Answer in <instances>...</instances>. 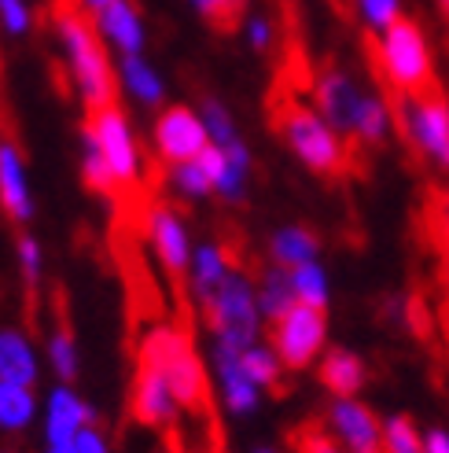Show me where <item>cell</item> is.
<instances>
[{"label":"cell","mask_w":449,"mask_h":453,"mask_svg":"<svg viewBox=\"0 0 449 453\" xmlns=\"http://www.w3.org/2000/svg\"><path fill=\"white\" fill-rule=\"evenodd\" d=\"M273 119H277V133L284 137V144L295 151V158L309 173H317L324 180L354 173V158H350L346 141L324 122L321 111L287 96V100H280Z\"/></svg>","instance_id":"obj_1"},{"label":"cell","mask_w":449,"mask_h":453,"mask_svg":"<svg viewBox=\"0 0 449 453\" xmlns=\"http://www.w3.org/2000/svg\"><path fill=\"white\" fill-rule=\"evenodd\" d=\"M365 56H369V66L384 71L409 100L428 93L431 85H438L431 49H428V41H423V30L416 19L398 15V22L384 37L365 27Z\"/></svg>","instance_id":"obj_2"},{"label":"cell","mask_w":449,"mask_h":453,"mask_svg":"<svg viewBox=\"0 0 449 453\" xmlns=\"http://www.w3.org/2000/svg\"><path fill=\"white\" fill-rule=\"evenodd\" d=\"M56 34H59V49L66 59V71L78 88V96L85 100L88 111H100L107 104H115V66L107 59V44L100 34H93L88 19L81 12L63 8L56 15Z\"/></svg>","instance_id":"obj_3"},{"label":"cell","mask_w":449,"mask_h":453,"mask_svg":"<svg viewBox=\"0 0 449 453\" xmlns=\"http://www.w3.org/2000/svg\"><path fill=\"white\" fill-rule=\"evenodd\" d=\"M141 361H148V365H155L166 380L170 388L177 395V402H181V410H203L207 405V365L203 357H199L195 343L177 332V328H151L144 347H141Z\"/></svg>","instance_id":"obj_4"},{"label":"cell","mask_w":449,"mask_h":453,"mask_svg":"<svg viewBox=\"0 0 449 453\" xmlns=\"http://www.w3.org/2000/svg\"><path fill=\"white\" fill-rule=\"evenodd\" d=\"M203 317L217 343H229L236 350L255 347L265 321L258 306V284L247 273H240V269H232L224 284L203 303Z\"/></svg>","instance_id":"obj_5"},{"label":"cell","mask_w":449,"mask_h":453,"mask_svg":"<svg viewBox=\"0 0 449 453\" xmlns=\"http://www.w3.org/2000/svg\"><path fill=\"white\" fill-rule=\"evenodd\" d=\"M313 104H317L324 122L346 141L350 158H354V173H365V151L357 148V115H361V104H365L361 85H357L350 78V71H343L339 63H324L317 78H313Z\"/></svg>","instance_id":"obj_6"},{"label":"cell","mask_w":449,"mask_h":453,"mask_svg":"<svg viewBox=\"0 0 449 453\" xmlns=\"http://www.w3.org/2000/svg\"><path fill=\"white\" fill-rule=\"evenodd\" d=\"M328 343V310L295 303L280 321L269 325V347L277 350L287 372H302L324 354Z\"/></svg>","instance_id":"obj_7"},{"label":"cell","mask_w":449,"mask_h":453,"mask_svg":"<svg viewBox=\"0 0 449 453\" xmlns=\"http://www.w3.org/2000/svg\"><path fill=\"white\" fill-rule=\"evenodd\" d=\"M151 141H155V151H159V158L166 166L192 163V158H199L210 148L207 126L199 119V107H185V104L163 107L159 115H155Z\"/></svg>","instance_id":"obj_8"},{"label":"cell","mask_w":449,"mask_h":453,"mask_svg":"<svg viewBox=\"0 0 449 453\" xmlns=\"http://www.w3.org/2000/svg\"><path fill=\"white\" fill-rule=\"evenodd\" d=\"M93 133L107 155V166L115 173V185L118 188H133L141 180V148H137V137H133V126L129 119L115 104H107L100 111H93Z\"/></svg>","instance_id":"obj_9"},{"label":"cell","mask_w":449,"mask_h":453,"mask_svg":"<svg viewBox=\"0 0 449 453\" xmlns=\"http://www.w3.org/2000/svg\"><path fill=\"white\" fill-rule=\"evenodd\" d=\"M210 369H214L224 410L232 417H251L262 405V388L251 380V372L243 369V350L210 339Z\"/></svg>","instance_id":"obj_10"},{"label":"cell","mask_w":449,"mask_h":453,"mask_svg":"<svg viewBox=\"0 0 449 453\" xmlns=\"http://www.w3.org/2000/svg\"><path fill=\"white\" fill-rule=\"evenodd\" d=\"M96 424V410L88 405L74 383H56L49 391L41 405V435H44V446H71L78 439L81 427Z\"/></svg>","instance_id":"obj_11"},{"label":"cell","mask_w":449,"mask_h":453,"mask_svg":"<svg viewBox=\"0 0 449 453\" xmlns=\"http://www.w3.org/2000/svg\"><path fill=\"white\" fill-rule=\"evenodd\" d=\"M328 432L346 446V453H387L384 424H379V417L357 398H331Z\"/></svg>","instance_id":"obj_12"},{"label":"cell","mask_w":449,"mask_h":453,"mask_svg":"<svg viewBox=\"0 0 449 453\" xmlns=\"http://www.w3.org/2000/svg\"><path fill=\"white\" fill-rule=\"evenodd\" d=\"M148 240H151V251L155 258L163 262V269L170 277H188V265H192V233L185 218L177 214L173 207L159 203V207H151L148 214Z\"/></svg>","instance_id":"obj_13"},{"label":"cell","mask_w":449,"mask_h":453,"mask_svg":"<svg viewBox=\"0 0 449 453\" xmlns=\"http://www.w3.org/2000/svg\"><path fill=\"white\" fill-rule=\"evenodd\" d=\"M129 410L137 417V424H144V427H170V424H177V417H181V402H177L170 380L155 365L141 361L137 380H133Z\"/></svg>","instance_id":"obj_14"},{"label":"cell","mask_w":449,"mask_h":453,"mask_svg":"<svg viewBox=\"0 0 449 453\" xmlns=\"http://www.w3.org/2000/svg\"><path fill=\"white\" fill-rule=\"evenodd\" d=\"M413 104V129L423 155H431L442 170H449V93L445 85H431L428 93L409 100Z\"/></svg>","instance_id":"obj_15"},{"label":"cell","mask_w":449,"mask_h":453,"mask_svg":"<svg viewBox=\"0 0 449 453\" xmlns=\"http://www.w3.org/2000/svg\"><path fill=\"white\" fill-rule=\"evenodd\" d=\"M199 166L207 170L214 196L224 203H243L247 199V180H251V151H247L243 141L217 148L210 144L203 155H199Z\"/></svg>","instance_id":"obj_16"},{"label":"cell","mask_w":449,"mask_h":453,"mask_svg":"<svg viewBox=\"0 0 449 453\" xmlns=\"http://www.w3.org/2000/svg\"><path fill=\"white\" fill-rule=\"evenodd\" d=\"M93 22H96V34L107 49H115L118 56H144L148 30H144L141 12L133 8L129 0H110Z\"/></svg>","instance_id":"obj_17"},{"label":"cell","mask_w":449,"mask_h":453,"mask_svg":"<svg viewBox=\"0 0 449 453\" xmlns=\"http://www.w3.org/2000/svg\"><path fill=\"white\" fill-rule=\"evenodd\" d=\"M0 207L15 225H27L34 218V192H30V177H27V163H22V151L0 137Z\"/></svg>","instance_id":"obj_18"},{"label":"cell","mask_w":449,"mask_h":453,"mask_svg":"<svg viewBox=\"0 0 449 453\" xmlns=\"http://www.w3.org/2000/svg\"><path fill=\"white\" fill-rule=\"evenodd\" d=\"M317 380L331 398H357L361 388L369 383L365 361L346 347H328L317 361Z\"/></svg>","instance_id":"obj_19"},{"label":"cell","mask_w":449,"mask_h":453,"mask_svg":"<svg viewBox=\"0 0 449 453\" xmlns=\"http://www.w3.org/2000/svg\"><path fill=\"white\" fill-rule=\"evenodd\" d=\"M37 376H41V357L30 343V335L19 328H0V380L37 388Z\"/></svg>","instance_id":"obj_20"},{"label":"cell","mask_w":449,"mask_h":453,"mask_svg":"<svg viewBox=\"0 0 449 453\" xmlns=\"http://www.w3.org/2000/svg\"><path fill=\"white\" fill-rule=\"evenodd\" d=\"M232 273V258L221 243H199L192 251V265H188V288L195 303L203 306L214 291L224 284V277Z\"/></svg>","instance_id":"obj_21"},{"label":"cell","mask_w":449,"mask_h":453,"mask_svg":"<svg viewBox=\"0 0 449 453\" xmlns=\"http://www.w3.org/2000/svg\"><path fill=\"white\" fill-rule=\"evenodd\" d=\"M118 81L144 107H163L166 100V81L144 56H118Z\"/></svg>","instance_id":"obj_22"},{"label":"cell","mask_w":449,"mask_h":453,"mask_svg":"<svg viewBox=\"0 0 449 453\" xmlns=\"http://www.w3.org/2000/svg\"><path fill=\"white\" fill-rule=\"evenodd\" d=\"M269 255H273V262L284 269H299L306 262H317L321 236L313 229H306V225H284V229H277L273 240H269Z\"/></svg>","instance_id":"obj_23"},{"label":"cell","mask_w":449,"mask_h":453,"mask_svg":"<svg viewBox=\"0 0 449 453\" xmlns=\"http://www.w3.org/2000/svg\"><path fill=\"white\" fill-rule=\"evenodd\" d=\"M41 417V402L27 383L0 380V435H19Z\"/></svg>","instance_id":"obj_24"},{"label":"cell","mask_w":449,"mask_h":453,"mask_svg":"<svg viewBox=\"0 0 449 453\" xmlns=\"http://www.w3.org/2000/svg\"><path fill=\"white\" fill-rule=\"evenodd\" d=\"M258 284V306H262V317L269 325L273 321H280V317L299 303V296H295V284H291V269H284V265H269V269H262V277L255 280Z\"/></svg>","instance_id":"obj_25"},{"label":"cell","mask_w":449,"mask_h":453,"mask_svg":"<svg viewBox=\"0 0 449 453\" xmlns=\"http://www.w3.org/2000/svg\"><path fill=\"white\" fill-rule=\"evenodd\" d=\"M78 144H81V177H85V185L93 192H100V196H115L118 192L115 173H110V166H107V155H103V148L96 141L93 126H81Z\"/></svg>","instance_id":"obj_26"},{"label":"cell","mask_w":449,"mask_h":453,"mask_svg":"<svg viewBox=\"0 0 449 453\" xmlns=\"http://www.w3.org/2000/svg\"><path fill=\"white\" fill-rule=\"evenodd\" d=\"M243 369L251 372V380L258 383L262 391H273L280 395L284 391V361L277 357V350L269 343H255L243 350Z\"/></svg>","instance_id":"obj_27"},{"label":"cell","mask_w":449,"mask_h":453,"mask_svg":"<svg viewBox=\"0 0 449 453\" xmlns=\"http://www.w3.org/2000/svg\"><path fill=\"white\" fill-rule=\"evenodd\" d=\"M166 185H170L177 196H181V199H188V203H203V199L214 196V185H210L207 170L199 166V158H192V163H173V166H166Z\"/></svg>","instance_id":"obj_28"},{"label":"cell","mask_w":449,"mask_h":453,"mask_svg":"<svg viewBox=\"0 0 449 453\" xmlns=\"http://www.w3.org/2000/svg\"><path fill=\"white\" fill-rule=\"evenodd\" d=\"M44 357L56 372L59 383H74L78 372H81V354H78V339L66 332V328H56L49 335V347H44Z\"/></svg>","instance_id":"obj_29"},{"label":"cell","mask_w":449,"mask_h":453,"mask_svg":"<svg viewBox=\"0 0 449 453\" xmlns=\"http://www.w3.org/2000/svg\"><path fill=\"white\" fill-rule=\"evenodd\" d=\"M199 119H203V126H207V137H210V144H217V148H229V144L243 141V137H240V129H236L232 111L224 107L221 100L207 96L203 104H199Z\"/></svg>","instance_id":"obj_30"},{"label":"cell","mask_w":449,"mask_h":453,"mask_svg":"<svg viewBox=\"0 0 449 453\" xmlns=\"http://www.w3.org/2000/svg\"><path fill=\"white\" fill-rule=\"evenodd\" d=\"M291 284H295L299 303L317 306V310H328V277H324L321 262H306V265H299V269H291Z\"/></svg>","instance_id":"obj_31"},{"label":"cell","mask_w":449,"mask_h":453,"mask_svg":"<svg viewBox=\"0 0 449 453\" xmlns=\"http://www.w3.org/2000/svg\"><path fill=\"white\" fill-rule=\"evenodd\" d=\"M188 4L217 30H236V27H243V19H247L243 15L247 0H188Z\"/></svg>","instance_id":"obj_32"},{"label":"cell","mask_w":449,"mask_h":453,"mask_svg":"<svg viewBox=\"0 0 449 453\" xmlns=\"http://www.w3.org/2000/svg\"><path fill=\"white\" fill-rule=\"evenodd\" d=\"M15 255H19V273H22V280H27L30 291H37L41 273H44V251H41V243H37L30 233H22L19 243H15Z\"/></svg>","instance_id":"obj_33"},{"label":"cell","mask_w":449,"mask_h":453,"mask_svg":"<svg viewBox=\"0 0 449 453\" xmlns=\"http://www.w3.org/2000/svg\"><path fill=\"white\" fill-rule=\"evenodd\" d=\"M357 12H361L365 19V27L376 30V34H387L394 22H398V0H354Z\"/></svg>","instance_id":"obj_34"},{"label":"cell","mask_w":449,"mask_h":453,"mask_svg":"<svg viewBox=\"0 0 449 453\" xmlns=\"http://www.w3.org/2000/svg\"><path fill=\"white\" fill-rule=\"evenodd\" d=\"M291 446H295V453H343L339 442H335V435L324 432L321 424H306V427H299V432L291 435Z\"/></svg>","instance_id":"obj_35"},{"label":"cell","mask_w":449,"mask_h":453,"mask_svg":"<svg viewBox=\"0 0 449 453\" xmlns=\"http://www.w3.org/2000/svg\"><path fill=\"white\" fill-rule=\"evenodd\" d=\"M243 37H247V44H251V49L255 52H269V49H273V41H277V22L273 19H269V15H262V12H255V15H247L243 19Z\"/></svg>","instance_id":"obj_36"},{"label":"cell","mask_w":449,"mask_h":453,"mask_svg":"<svg viewBox=\"0 0 449 453\" xmlns=\"http://www.w3.org/2000/svg\"><path fill=\"white\" fill-rule=\"evenodd\" d=\"M74 449H78V453H115V446H110V435L103 432L100 424L81 427L78 439H74Z\"/></svg>","instance_id":"obj_37"},{"label":"cell","mask_w":449,"mask_h":453,"mask_svg":"<svg viewBox=\"0 0 449 453\" xmlns=\"http://www.w3.org/2000/svg\"><path fill=\"white\" fill-rule=\"evenodd\" d=\"M423 442H428V453H449V435L442 432V427H431Z\"/></svg>","instance_id":"obj_38"},{"label":"cell","mask_w":449,"mask_h":453,"mask_svg":"<svg viewBox=\"0 0 449 453\" xmlns=\"http://www.w3.org/2000/svg\"><path fill=\"white\" fill-rule=\"evenodd\" d=\"M107 4H110V0H78V8H81L85 15H93V19H96V15H100Z\"/></svg>","instance_id":"obj_39"},{"label":"cell","mask_w":449,"mask_h":453,"mask_svg":"<svg viewBox=\"0 0 449 453\" xmlns=\"http://www.w3.org/2000/svg\"><path fill=\"white\" fill-rule=\"evenodd\" d=\"M44 453H78V449H74V442H71V446H44Z\"/></svg>","instance_id":"obj_40"},{"label":"cell","mask_w":449,"mask_h":453,"mask_svg":"<svg viewBox=\"0 0 449 453\" xmlns=\"http://www.w3.org/2000/svg\"><path fill=\"white\" fill-rule=\"evenodd\" d=\"M251 453H280V449H273V446H255Z\"/></svg>","instance_id":"obj_41"},{"label":"cell","mask_w":449,"mask_h":453,"mask_svg":"<svg viewBox=\"0 0 449 453\" xmlns=\"http://www.w3.org/2000/svg\"><path fill=\"white\" fill-rule=\"evenodd\" d=\"M8 4H22V0H0V8H8Z\"/></svg>","instance_id":"obj_42"}]
</instances>
